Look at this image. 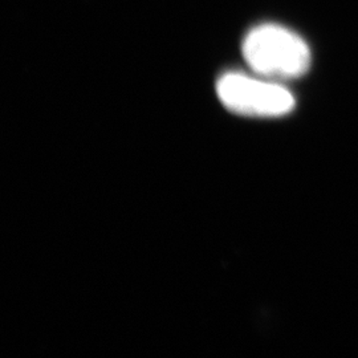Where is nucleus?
I'll return each instance as SVG.
<instances>
[{"instance_id":"obj_1","label":"nucleus","mask_w":358,"mask_h":358,"mask_svg":"<svg viewBox=\"0 0 358 358\" xmlns=\"http://www.w3.org/2000/svg\"><path fill=\"white\" fill-rule=\"evenodd\" d=\"M244 60L259 76L292 80L304 76L310 66V50L304 38L279 24L252 28L243 40Z\"/></svg>"},{"instance_id":"obj_2","label":"nucleus","mask_w":358,"mask_h":358,"mask_svg":"<svg viewBox=\"0 0 358 358\" xmlns=\"http://www.w3.org/2000/svg\"><path fill=\"white\" fill-rule=\"evenodd\" d=\"M217 94L230 112L250 117H282L291 113L296 105L292 93L280 84L235 72L217 80Z\"/></svg>"}]
</instances>
